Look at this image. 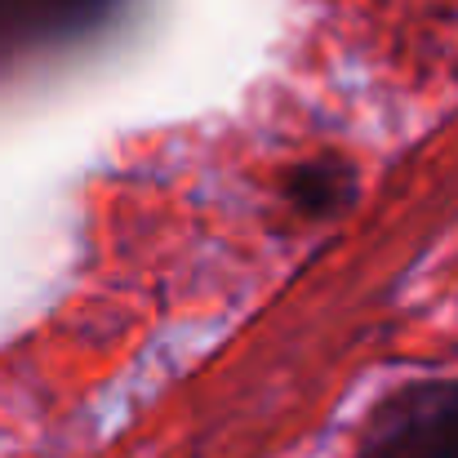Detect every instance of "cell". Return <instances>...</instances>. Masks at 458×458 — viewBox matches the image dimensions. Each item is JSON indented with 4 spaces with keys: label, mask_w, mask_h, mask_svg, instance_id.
<instances>
[{
    "label": "cell",
    "mask_w": 458,
    "mask_h": 458,
    "mask_svg": "<svg viewBox=\"0 0 458 458\" xmlns=\"http://www.w3.org/2000/svg\"><path fill=\"white\" fill-rule=\"evenodd\" d=\"M352 174L338 165V160H307L290 174L285 182V196L294 200V209L307 218H325L334 209H343V200L352 196Z\"/></svg>",
    "instance_id": "3957f363"
},
{
    "label": "cell",
    "mask_w": 458,
    "mask_h": 458,
    "mask_svg": "<svg viewBox=\"0 0 458 458\" xmlns=\"http://www.w3.org/2000/svg\"><path fill=\"white\" fill-rule=\"evenodd\" d=\"M356 458H458V378L392 392L369 414Z\"/></svg>",
    "instance_id": "6da1fadb"
},
{
    "label": "cell",
    "mask_w": 458,
    "mask_h": 458,
    "mask_svg": "<svg viewBox=\"0 0 458 458\" xmlns=\"http://www.w3.org/2000/svg\"><path fill=\"white\" fill-rule=\"evenodd\" d=\"M121 4L125 0H0V72L94 36Z\"/></svg>",
    "instance_id": "7a4b0ae2"
}]
</instances>
